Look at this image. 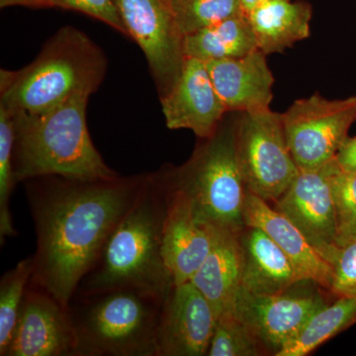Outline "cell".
Listing matches in <instances>:
<instances>
[{"label": "cell", "mask_w": 356, "mask_h": 356, "mask_svg": "<svg viewBox=\"0 0 356 356\" xmlns=\"http://www.w3.org/2000/svg\"><path fill=\"white\" fill-rule=\"evenodd\" d=\"M147 175L113 179L43 177L26 187L36 232L31 284L69 308Z\"/></svg>", "instance_id": "1"}, {"label": "cell", "mask_w": 356, "mask_h": 356, "mask_svg": "<svg viewBox=\"0 0 356 356\" xmlns=\"http://www.w3.org/2000/svg\"><path fill=\"white\" fill-rule=\"evenodd\" d=\"M166 210L165 182L159 172L149 173L74 296L132 289L165 301L175 287L163 254Z\"/></svg>", "instance_id": "2"}, {"label": "cell", "mask_w": 356, "mask_h": 356, "mask_svg": "<svg viewBox=\"0 0 356 356\" xmlns=\"http://www.w3.org/2000/svg\"><path fill=\"white\" fill-rule=\"evenodd\" d=\"M88 93H77L39 113L13 115V172L16 184L33 178L60 177L74 180L113 179L96 149L86 124Z\"/></svg>", "instance_id": "3"}, {"label": "cell", "mask_w": 356, "mask_h": 356, "mask_svg": "<svg viewBox=\"0 0 356 356\" xmlns=\"http://www.w3.org/2000/svg\"><path fill=\"white\" fill-rule=\"evenodd\" d=\"M107 72V58L84 33L65 26L38 57L17 72L1 70L0 105L11 113L34 114L77 93L92 95Z\"/></svg>", "instance_id": "4"}, {"label": "cell", "mask_w": 356, "mask_h": 356, "mask_svg": "<svg viewBox=\"0 0 356 356\" xmlns=\"http://www.w3.org/2000/svg\"><path fill=\"white\" fill-rule=\"evenodd\" d=\"M238 112H228L214 135L202 139L191 158L177 168L159 170L168 186L191 200L198 220L241 233L248 188L236 153Z\"/></svg>", "instance_id": "5"}, {"label": "cell", "mask_w": 356, "mask_h": 356, "mask_svg": "<svg viewBox=\"0 0 356 356\" xmlns=\"http://www.w3.org/2000/svg\"><path fill=\"white\" fill-rule=\"evenodd\" d=\"M163 302L132 289L76 295L70 310L76 356H158Z\"/></svg>", "instance_id": "6"}, {"label": "cell", "mask_w": 356, "mask_h": 356, "mask_svg": "<svg viewBox=\"0 0 356 356\" xmlns=\"http://www.w3.org/2000/svg\"><path fill=\"white\" fill-rule=\"evenodd\" d=\"M236 153L248 191L276 202L299 173L288 147L281 113L270 108L238 112Z\"/></svg>", "instance_id": "7"}, {"label": "cell", "mask_w": 356, "mask_h": 356, "mask_svg": "<svg viewBox=\"0 0 356 356\" xmlns=\"http://www.w3.org/2000/svg\"><path fill=\"white\" fill-rule=\"evenodd\" d=\"M281 118L299 170H320L336 159L348 138L356 121V95L331 100L315 93L293 102Z\"/></svg>", "instance_id": "8"}, {"label": "cell", "mask_w": 356, "mask_h": 356, "mask_svg": "<svg viewBox=\"0 0 356 356\" xmlns=\"http://www.w3.org/2000/svg\"><path fill=\"white\" fill-rule=\"evenodd\" d=\"M128 36L144 51L159 98L177 84L186 57L172 0H115Z\"/></svg>", "instance_id": "9"}, {"label": "cell", "mask_w": 356, "mask_h": 356, "mask_svg": "<svg viewBox=\"0 0 356 356\" xmlns=\"http://www.w3.org/2000/svg\"><path fill=\"white\" fill-rule=\"evenodd\" d=\"M327 303L316 295H257L241 287L229 313L276 356L291 343L309 318Z\"/></svg>", "instance_id": "10"}, {"label": "cell", "mask_w": 356, "mask_h": 356, "mask_svg": "<svg viewBox=\"0 0 356 356\" xmlns=\"http://www.w3.org/2000/svg\"><path fill=\"white\" fill-rule=\"evenodd\" d=\"M325 261L334 264L341 250L337 243L336 208L329 178V165L316 170H300L275 202Z\"/></svg>", "instance_id": "11"}, {"label": "cell", "mask_w": 356, "mask_h": 356, "mask_svg": "<svg viewBox=\"0 0 356 356\" xmlns=\"http://www.w3.org/2000/svg\"><path fill=\"white\" fill-rule=\"evenodd\" d=\"M69 308L30 283L6 356H76Z\"/></svg>", "instance_id": "12"}, {"label": "cell", "mask_w": 356, "mask_h": 356, "mask_svg": "<svg viewBox=\"0 0 356 356\" xmlns=\"http://www.w3.org/2000/svg\"><path fill=\"white\" fill-rule=\"evenodd\" d=\"M217 316L193 283L175 285L163 302L158 327V356L208 355Z\"/></svg>", "instance_id": "13"}, {"label": "cell", "mask_w": 356, "mask_h": 356, "mask_svg": "<svg viewBox=\"0 0 356 356\" xmlns=\"http://www.w3.org/2000/svg\"><path fill=\"white\" fill-rule=\"evenodd\" d=\"M161 102L168 129H187L200 139L214 135L228 113L205 63L197 58H186L177 84Z\"/></svg>", "instance_id": "14"}, {"label": "cell", "mask_w": 356, "mask_h": 356, "mask_svg": "<svg viewBox=\"0 0 356 356\" xmlns=\"http://www.w3.org/2000/svg\"><path fill=\"white\" fill-rule=\"evenodd\" d=\"M163 180L168 191L163 254L173 283L180 285L191 281L202 266L212 250L217 229L198 220L188 197Z\"/></svg>", "instance_id": "15"}, {"label": "cell", "mask_w": 356, "mask_h": 356, "mask_svg": "<svg viewBox=\"0 0 356 356\" xmlns=\"http://www.w3.org/2000/svg\"><path fill=\"white\" fill-rule=\"evenodd\" d=\"M245 226L262 229L289 257L302 281H311L331 292L334 267L315 250L285 215L248 191L243 206Z\"/></svg>", "instance_id": "16"}, {"label": "cell", "mask_w": 356, "mask_h": 356, "mask_svg": "<svg viewBox=\"0 0 356 356\" xmlns=\"http://www.w3.org/2000/svg\"><path fill=\"white\" fill-rule=\"evenodd\" d=\"M205 65L228 112L269 109L275 79L264 51L257 49L243 57L211 60Z\"/></svg>", "instance_id": "17"}, {"label": "cell", "mask_w": 356, "mask_h": 356, "mask_svg": "<svg viewBox=\"0 0 356 356\" xmlns=\"http://www.w3.org/2000/svg\"><path fill=\"white\" fill-rule=\"evenodd\" d=\"M242 257L241 287L257 295H277L303 282L289 257L257 227L238 235Z\"/></svg>", "instance_id": "18"}, {"label": "cell", "mask_w": 356, "mask_h": 356, "mask_svg": "<svg viewBox=\"0 0 356 356\" xmlns=\"http://www.w3.org/2000/svg\"><path fill=\"white\" fill-rule=\"evenodd\" d=\"M240 233L217 229L212 250L191 282L198 288L216 313H229L241 288L242 257Z\"/></svg>", "instance_id": "19"}, {"label": "cell", "mask_w": 356, "mask_h": 356, "mask_svg": "<svg viewBox=\"0 0 356 356\" xmlns=\"http://www.w3.org/2000/svg\"><path fill=\"white\" fill-rule=\"evenodd\" d=\"M247 14L257 49L266 56L283 53L310 36L313 7L309 2L268 0Z\"/></svg>", "instance_id": "20"}, {"label": "cell", "mask_w": 356, "mask_h": 356, "mask_svg": "<svg viewBox=\"0 0 356 356\" xmlns=\"http://www.w3.org/2000/svg\"><path fill=\"white\" fill-rule=\"evenodd\" d=\"M184 55L203 63L243 57L257 50L254 30L247 13L184 37Z\"/></svg>", "instance_id": "21"}, {"label": "cell", "mask_w": 356, "mask_h": 356, "mask_svg": "<svg viewBox=\"0 0 356 356\" xmlns=\"http://www.w3.org/2000/svg\"><path fill=\"white\" fill-rule=\"evenodd\" d=\"M356 325V295L337 296L336 301L316 312L298 336L276 356H306Z\"/></svg>", "instance_id": "22"}, {"label": "cell", "mask_w": 356, "mask_h": 356, "mask_svg": "<svg viewBox=\"0 0 356 356\" xmlns=\"http://www.w3.org/2000/svg\"><path fill=\"white\" fill-rule=\"evenodd\" d=\"M34 270L33 257H26L0 280V355L6 356L17 324L23 300Z\"/></svg>", "instance_id": "23"}, {"label": "cell", "mask_w": 356, "mask_h": 356, "mask_svg": "<svg viewBox=\"0 0 356 356\" xmlns=\"http://www.w3.org/2000/svg\"><path fill=\"white\" fill-rule=\"evenodd\" d=\"M15 140L13 115L0 105V243L17 235L10 211V198L16 181L13 172Z\"/></svg>", "instance_id": "24"}, {"label": "cell", "mask_w": 356, "mask_h": 356, "mask_svg": "<svg viewBox=\"0 0 356 356\" xmlns=\"http://www.w3.org/2000/svg\"><path fill=\"white\" fill-rule=\"evenodd\" d=\"M172 8L184 37L245 13L240 0H172Z\"/></svg>", "instance_id": "25"}, {"label": "cell", "mask_w": 356, "mask_h": 356, "mask_svg": "<svg viewBox=\"0 0 356 356\" xmlns=\"http://www.w3.org/2000/svg\"><path fill=\"white\" fill-rule=\"evenodd\" d=\"M266 348L252 332L231 313H225L217 318L209 356H259Z\"/></svg>", "instance_id": "26"}, {"label": "cell", "mask_w": 356, "mask_h": 356, "mask_svg": "<svg viewBox=\"0 0 356 356\" xmlns=\"http://www.w3.org/2000/svg\"><path fill=\"white\" fill-rule=\"evenodd\" d=\"M329 178L336 208L337 243L341 248L356 232V170H341L334 159L329 163Z\"/></svg>", "instance_id": "27"}, {"label": "cell", "mask_w": 356, "mask_h": 356, "mask_svg": "<svg viewBox=\"0 0 356 356\" xmlns=\"http://www.w3.org/2000/svg\"><path fill=\"white\" fill-rule=\"evenodd\" d=\"M50 7L79 11L127 35L115 0H49Z\"/></svg>", "instance_id": "28"}, {"label": "cell", "mask_w": 356, "mask_h": 356, "mask_svg": "<svg viewBox=\"0 0 356 356\" xmlns=\"http://www.w3.org/2000/svg\"><path fill=\"white\" fill-rule=\"evenodd\" d=\"M332 267V294L356 295V238L341 248Z\"/></svg>", "instance_id": "29"}, {"label": "cell", "mask_w": 356, "mask_h": 356, "mask_svg": "<svg viewBox=\"0 0 356 356\" xmlns=\"http://www.w3.org/2000/svg\"><path fill=\"white\" fill-rule=\"evenodd\" d=\"M337 165L343 170L355 172L356 170V136L348 137L339 149L336 156Z\"/></svg>", "instance_id": "30"}, {"label": "cell", "mask_w": 356, "mask_h": 356, "mask_svg": "<svg viewBox=\"0 0 356 356\" xmlns=\"http://www.w3.org/2000/svg\"><path fill=\"white\" fill-rule=\"evenodd\" d=\"M27 6L32 8H47L50 7L49 0H0V7Z\"/></svg>", "instance_id": "31"}, {"label": "cell", "mask_w": 356, "mask_h": 356, "mask_svg": "<svg viewBox=\"0 0 356 356\" xmlns=\"http://www.w3.org/2000/svg\"><path fill=\"white\" fill-rule=\"evenodd\" d=\"M240 1L245 13H248L250 10H252L254 7L259 6V4L268 1V0H240Z\"/></svg>", "instance_id": "32"}, {"label": "cell", "mask_w": 356, "mask_h": 356, "mask_svg": "<svg viewBox=\"0 0 356 356\" xmlns=\"http://www.w3.org/2000/svg\"><path fill=\"white\" fill-rule=\"evenodd\" d=\"M355 238H356V232H355V234H353V236H351V238H350V242H351V241L355 240ZM350 242H348V243H350Z\"/></svg>", "instance_id": "33"}]
</instances>
